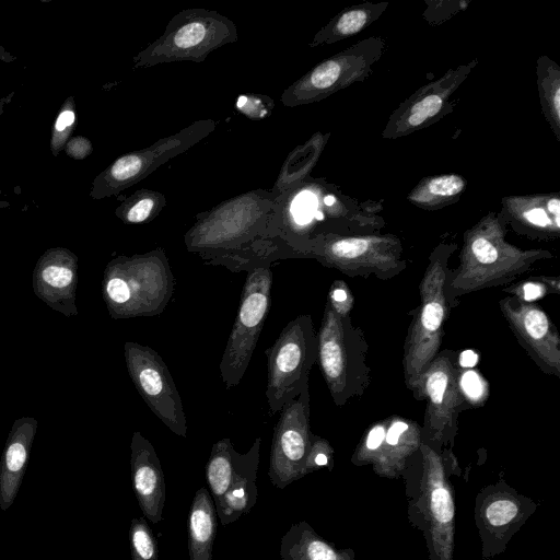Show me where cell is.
<instances>
[{
	"label": "cell",
	"instance_id": "obj_1",
	"mask_svg": "<svg viewBox=\"0 0 560 560\" xmlns=\"http://www.w3.org/2000/svg\"><path fill=\"white\" fill-rule=\"evenodd\" d=\"M375 201H359L326 178L306 177L279 195L269 238L285 259L303 258L305 249L328 235L378 233L385 222Z\"/></svg>",
	"mask_w": 560,
	"mask_h": 560
},
{
	"label": "cell",
	"instance_id": "obj_2",
	"mask_svg": "<svg viewBox=\"0 0 560 560\" xmlns=\"http://www.w3.org/2000/svg\"><path fill=\"white\" fill-rule=\"evenodd\" d=\"M280 194L254 189L221 201L196 217L184 243L208 264L248 271L285 259L269 238V224Z\"/></svg>",
	"mask_w": 560,
	"mask_h": 560
},
{
	"label": "cell",
	"instance_id": "obj_3",
	"mask_svg": "<svg viewBox=\"0 0 560 560\" xmlns=\"http://www.w3.org/2000/svg\"><path fill=\"white\" fill-rule=\"evenodd\" d=\"M508 225L498 212H489L463 236L458 265L448 269L446 298L452 308L460 296L488 288L508 285L553 258L547 249H526L505 240Z\"/></svg>",
	"mask_w": 560,
	"mask_h": 560
},
{
	"label": "cell",
	"instance_id": "obj_4",
	"mask_svg": "<svg viewBox=\"0 0 560 560\" xmlns=\"http://www.w3.org/2000/svg\"><path fill=\"white\" fill-rule=\"evenodd\" d=\"M451 448L435 450L421 442L402 476L408 518L425 539L429 560H454L455 500L452 475H459Z\"/></svg>",
	"mask_w": 560,
	"mask_h": 560
},
{
	"label": "cell",
	"instance_id": "obj_5",
	"mask_svg": "<svg viewBox=\"0 0 560 560\" xmlns=\"http://www.w3.org/2000/svg\"><path fill=\"white\" fill-rule=\"evenodd\" d=\"M175 279L163 248L118 256L105 267L102 294L113 319L161 314L174 292Z\"/></svg>",
	"mask_w": 560,
	"mask_h": 560
},
{
	"label": "cell",
	"instance_id": "obj_6",
	"mask_svg": "<svg viewBox=\"0 0 560 560\" xmlns=\"http://www.w3.org/2000/svg\"><path fill=\"white\" fill-rule=\"evenodd\" d=\"M456 248L454 243L436 245L419 283V304L410 312L412 318L402 352L404 380L411 393L424 370L441 351L444 325L452 310L445 289L448 261Z\"/></svg>",
	"mask_w": 560,
	"mask_h": 560
},
{
	"label": "cell",
	"instance_id": "obj_7",
	"mask_svg": "<svg viewBox=\"0 0 560 560\" xmlns=\"http://www.w3.org/2000/svg\"><path fill=\"white\" fill-rule=\"evenodd\" d=\"M317 336V361L337 407L361 398L371 384L369 343L351 316L338 314L326 301Z\"/></svg>",
	"mask_w": 560,
	"mask_h": 560
},
{
	"label": "cell",
	"instance_id": "obj_8",
	"mask_svg": "<svg viewBox=\"0 0 560 560\" xmlns=\"http://www.w3.org/2000/svg\"><path fill=\"white\" fill-rule=\"evenodd\" d=\"M238 39L235 23L215 10L184 9L161 36L133 57L136 68L176 61L202 62L215 49Z\"/></svg>",
	"mask_w": 560,
	"mask_h": 560
},
{
	"label": "cell",
	"instance_id": "obj_9",
	"mask_svg": "<svg viewBox=\"0 0 560 560\" xmlns=\"http://www.w3.org/2000/svg\"><path fill=\"white\" fill-rule=\"evenodd\" d=\"M303 258L352 278L388 280L407 268L402 242L393 234L328 235L313 242Z\"/></svg>",
	"mask_w": 560,
	"mask_h": 560
},
{
	"label": "cell",
	"instance_id": "obj_10",
	"mask_svg": "<svg viewBox=\"0 0 560 560\" xmlns=\"http://www.w3.org/2000/svg\"><path fill=\"white\" fill-rule=\"evenodd\" d=\"M415 398L425 400L421 442L442 451L453 448L460 412L470 408L459 385V368L454 350H441L420 376Z\"/></svg>",
	"mask_w": 560,
	"mask_h": 560
},
{
	"label": "cell",
	"instance_id": "obj_11",
	"mask_svg": "<svg viewBox=\"0 0 560 560\" xmlns=\"http://www.w3.org/2000/svg\"><path fill=\"white\" fill-rule=\"evenodd\" d=\"M266 398L269 413L273 416L308 385L311 370L317 361V336L312 316L302 314L291 319L266 350Z\"/></svg>",
	"mask_w": 560,
	"mask_h": 560
},
{
	"label": "cell",
	"instance_id": "obj_12",
	"mask_svg": "<svg viewBox=\"0 0 560 560\" xmlns=\"http://www.w3.org/2000/svg\"><path fill=\"white\" fill-rule=\"evenodd\" d=\"M261 438L238 453L229 438L215 442L206 464V480L223 526L248 513L257 502L256 485Z\"/></svg>",
	"mask_w": 560,
	"mask_h": 560
},
{
	"label": "cell",
	"instance_id": "obj_13",
	"mask_svg": "<svg viewBox=\"0 0 560 560\" xmlns=\"http://www.w3.org/2000/svg\"><path fill=\"white\" fill-rule=\"evenodd\" d=\"M386 47V39L380 35L354 43L322 60L289 85L281 94V103L287 107L316 103L368 79Z\"/></svg>",
	"mask_w": 560,
	"mask_h": 560
},
{
	"label": "cell",
	"instance_id": "obj_14",
	"mask_svg": "<svg viewBox=\"0 0 560 560\" xmlns=\"http://www.w3.org/2000/svg\"><path fill=\"white\" fill-rule=\"evenodd\" d=\"M270 266L246 271L237 314L220 362L221 378L228 389L242 381L267 318L273 278Z\"/></svg>",
	"mask_w": 560,
	"mask_h": 560
},
{
	"label": "cell",
	"instance_id": "obj_15",
	"mask_svg": "<svg viewBox=\"0 0 560 560\" xmlns=\"http://www.w3.org/2000/svg\"><path fill=\"white\" fill-rule=\"evenodd\" d=\"M127 371L150 410L176 435L187 436V420L173 376L161 355L135 341L124 345Z\"/></svg>",
	"mask_w": 560,
	"mask_h": 560
},
{
	"label": "cell",
	"instance_id": "obj_16",
	"mask_svg": "<svg viewBox=\"0 0 560 560\" xmlns=\"http://www.w3.org/2000/svg\"><path fill=\"white\" fill-rule=\"evenodd\" d=\"M537 508L533 499L502 479L483 487L476 495L474 512L482 560H491L504 552Z\"/></svg>",
	"mask_w": 560,
	"mask_h": 560
},
{
	"label": "cell",
	"instance_id": "obj_17",
	"mask_svg": "<svg viewBox=\"0 0 560 560\" xmlns=\"http://www.w3.org/2000/svg\"><path fill=\"white\" fill-rule=\"evenodd\" d=\"M310 402L307 385L282 407L273 428L268 477L278 489L306 476L305 463L313 436Z\"/></svg>",
	"mask_w": 560,
	"mask_h": 560
},
{
	"label": "cell",
	"instance_id": "obj_18",
	"mask_svg": "<svg viewBox=\"0 0 560 560\" xmlns=\"http://www.w3.org/2000/svg\"><path fill=\"white\" fill-rule=\"evenodd\" d=\"M215 127V120L200 119L150 147L119 156L100 177V196L118 194L137 184L168 160L207 138Z\"/></svg>",
	"mask_w": 560,
	"mask_h": 560
},
{
	"label": "cell",
	"instance_id": "obj_19",
	"mask_svg": "<svg viewBox=\"0 0 560 560\" xmlns=\"http://www.w3.org/2000/svg\"><path fill=\"white\" fill-rule=\"evenodd\" d=\"M477 65V59L470 60L419 88L390 114L382 131L383 138L396 140L422 130L450 114L455 106V92Z\"/></svg>",
	"mask_w": 560,
	"mask_h": 560
},
{
	"label": "cell",
	"instance_id": "obj_20",
	"mask_svg": "<svg viewBox=\"0 0 560 560\" xmlns=\"http://www.w3.org/2000/svg\"><path fill=\"white\" fill-rule=\"evenodd\" d=\"M499 307L532 360L542 372L560 377V335L545 310L512 295L502 298Z\"/></svg>",
	"mask_w": 560,
	"mask_h": 560
},
{
	"label": "cell",
	"instance_id": "obj_21",
	"mask_svg": "<svg viewBox=\"0 0 560 560\" xmlns=\"http://www.w3.org/2000/svg\"><path fill=\"white\" fill-rule=\"evenodd\" d=\"M78 257L66 248H51L37 261L33 290L50 308L66 316L78 315Z\"/></svg>",
	"mask_w": 560,
	"mask_h": 560
},
{
	"label": "cell",
	"instance_id": "obj_22",
	"mask_svg": "<svg viewBox=\"0 0 560 560\" xmlns=\"http://www.w3.org/2000/svg\"><path fill=\"white\" fill-rule=\"evenodd\" d=\"M499 213L506 225L521 235L538 240L560 236L559 192L504 197Z\"/></svg>",
	"mask_w": 560,
	"mask_h": 560
},
{
	"label": "cell",
	"instance_id": "obj_23",
	"mask_svg": "<svg viewBox=\"0 0 560 560\" xmlns=\"http://www.w3.org/2000/svg\"><path fill=\"white\" fill-rule=\"evenodd\" d=\"M130 468L133 492L143 516L153 524L163 518L165 480L161 462L141 432L135 431L130 442Z\"/></svg>",
	"mask_w": 560,
	"mask_h": 560
},
{
	"label": "cell",
	"instance_id": "obj_24",
	"mask_svg": "<svg viewBox=\"0 0 560 560\" xmlns=\"http://www.w3.org/2000/svg\"><path fill=\"white\" fill-rule=\"evenodd\" d=\"M37 430L33 417L16 419L9 432L0 459V509L7 511L20 490Z\"/></svg>",
	"mask_w": 560,
	"mask_h": 560
},
{
	"label": "cell",
	"instance_id": "obj_25",
	"mask_svg": "<svg viewBox=\"0 0 560 560\" xmlns=\"http://www.w3.org/2000/svg\"><path fill=\"white\" fill-rule=\"evenodd\" d=\"M421 444V425L415 420L390 416L381 444L372 462L373 470L382 477L397 478Z\"/></svg>",
	"mask_w": 560,
	"mask_h": 560
},
{
	"label": "cell",
	"instance_id": "obj_26",
	"mask_svg": "<svg viewBox=\"0 0 560 560\" xmlns=\"http://www.w3.org/2000/svg\"><path fill=\"white\" fill-rule=\"evenodd\" d=\"M281 560H355L353 549H337L305 521L294 523L280 544Z\"/></svg>",
	"mask_w": 560,
	"mask_h": 560
},
{
	"label": "cell",
	"instance_id": "obj_27",
	"mask_svg": "<svg viewBox=\"0 0 560 560\" xmlns=\"http://www.w3.org/2000/svg\"><path fill=\"white\" fill-rule=\"evenodd\" d=\"M189 560H212L218 514L207 488H199L192 499L188 521Z\"/></svg>",
	"mask_w": 560,
	"mask_h": 560
},
{
	"label": "cell",
	"instance_id": "obj_28",
	"mask_svg": "<svg viewBox=\"0 0 560 560\" xmlns=\"http://www.w3.org/2000/svg\"><path fill=\"white\" fill-rule=\"evenodd\" d=\"M388 2H364L342 9L310 42V47L330 45L354 36L386 11Z\"/></svg>",
	"mask_w": 560,
	"mask_h": 560
},
{
	"label": "cell",
	"instance_id": "obj_29",
	"mask_svg": "<svg viewBox=\"0 0 560 560\" xmlns=\"http://www.w3.org/2000/svg\"><path fill=\"white\" fill-rule=\"evenodd\" d=\"M467 187V180L456 173L427 176L408 194V201L423 210H440L457 202Z\"/></svg>",
	"mask_w": 560,
	"mask_h": 560
},
{
	"label": "cell",
	"instance_id": "obj_30",
	"mask_svg": "<svg viewBox=\"0 0 560 560\" xmlns=\"http://www.w3.org/2000/svg\"><path fill=\"white\" fill-rule=\"evenodd\" d=\"M329 136L330 133L317 131L306 142L294 148L285 158L271 189L282 194L311 176Z\"/></svg>",
	"mask_w": 560,
	"mask_h": 560
},
{
	"label": "cell",
	"instance_id": "obj_31",
	"mask_svg": "<svg viewBox=\"0 0 560 560\" xmlns=\"http://www.w3.org/2000/svg\"><path fill=\"white\" fill-rule=\"evenodd\" d=\"M536 78L544 117L560 141V67L542 55L536 62Z\"/></svg>",
	"mask_w": 560,
	"mask_h": 560
},
{
	"label": "cell",
	"instance_id": "obj_32",
	"mask_svg": "<svg viewBox=\"0 0 560 560\" xmlns=\"http://www.w3.org/2000/svg\"><path fill=\"white\" fill-rule=\"evenodd\" d=\"M165 205L164 194L142 188L120 205L117 209V215L128 224L148 223L160 214Z\"/></svg>",
	"mask_w": 560,
	"mask_h": 560
},
{
	"label": "cell",
	"instance_id": "obj_33",
	"mask_svg": "<svg viewBox=\"0 0 560 560\" xmlns=\"http://www.w3.org/2000/svg\"><path fill=\"white\" fill-rule=\"evenodd\" d=\"M509 295L525 302H536L547 294L560 292V280L552 276H535L515 281L503 289Z\"/></svg>",
	"mask_w": 560,
	"mask_h": 560
},
{
	"label": "cell",
	"instance_id": "obj_34",
	"mask_svg": "<svg viewBox=\"0 0 560 560\" xmlns=\"http://www.w3.org/2000/svg\"><path fill=\"white\" fill-rule=\"evenodd\" d=\"M131 560H158L156 539L145 517H133L129 528Z\"/></svg>",
	"mask_w": 560,
	"mask_h": 560
},
{
	"label": "cell",
	"instance_id": "obj_35",
	"mask_svg": "<svg viewBox=\"0 0 560 560\" xmlns=\"http://www.w3.org/2000/svg\"><path fill=\"white\" fill-rule=\"evenodd\" d=\"M235 108L252 120H262L272 114L275 102L268 95L246 93L237 96Z\"/></svg>",
	"mask_w": 560,
	"mask_h": 560
},
{
	"label": "cell",
	"instance_id": "obj_36",
	"mask_svg": "<svg viewBox=\"0 0 560 560\" xmlns=\"http://www.w3.org/2000/svg\"><path fill=\"white\" fill-rule=\"evenodd\" d=\"M334 466V448L330 443L313 433L310 452L305 463L306 475L318 470L319 468H328L331 470Z\"/></svg>",
	"mask_w": 560,
	"mask_h": 560
},
{
	"label": "cell",
	"instance_id": "obj_37",
	"mask_svg": "<svg viewBox=\"0 0 560 560\" xmlns=\"http://www.w3.org/2000/svg\"><path fill=\"white\" fill-rule=\"evenodd\" d=\"M326 301L338 314L342 316H350V312L353 305V298L345 281L335 280L331 283Z\"/></svg>",
	"mask_w": 560,
	"mask_h": 560
},
{
	"label": "cell",
	"instance_id": "obj_38",
	"mask_svg": "<svg viewBox=\"0 0 560 560\" xmlns=\"http://www.w3.org/2000/svg\"><path fill=\"white\" fill-rule=\"evenodd\" d=\"M436 2L441 7L440 9H443V10H435V9L428 7V9L423 13V16H425L424 19L430 21V23H432V24L440 23V22L444 21L445 19L451 18L453 14L457 13V11H459V10H465V7L468 4L467 1H456L454 5L444 10L445 5H446V1H436Z\"/></svg>",
	"mask_w": 560,
	"mask_h": 560
},
{
	"label": "cell",
	"instance_id": "obj_39",
	"mask_svg": "<svg viewBox=\"0 0 560 560\" xmlns=\"http://www.w3.org/2000/svg\"><path fill=\"white\" fill-rule=\"evenodd\" d=\"M91 143L85 138H74L71 142L68 143L67 151L69 154L74 156L75 159H82L86 156L91 152Z\"/></svg>",
	"mask_w": 560,
	"mask_h": 560
},
{
	"label": "cell",
	"instance_id": "obj_40",
	"mask_svg": "<svg viewBox=\"0 0 560 560\" xmlns=\"http://www.w3.org/2000/svg\"><path fill=\"white\" fill-rule=\"evenodd\" d=\"M74 122V113L70 108L63 109L55 124V131L56 133H65Z\"/></svg>",
	"mask_w": 560,
	"mask_h": 560
}]
</instances>
